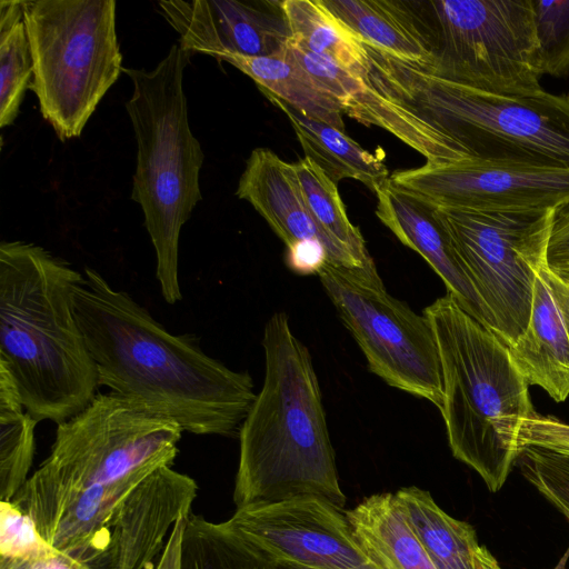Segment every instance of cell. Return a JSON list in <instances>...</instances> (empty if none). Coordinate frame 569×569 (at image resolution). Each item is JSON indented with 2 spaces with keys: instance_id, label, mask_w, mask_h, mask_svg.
<instances>
[{
  "instance_id": "74e56055",
  "label": "cell",
  "mask_w": 569,
  "mask_h": 569,
  "mask_svg": "<svg viewBox=\"0 0 569 569\" xmlns=\"http://www.w3.org/2000/svg\"><path fill=\"white\" fill-rule=\"evenodd\" d=\"M276 567H277V569H310V568H306V567H301V566H297V565L277 563V562H276Z\"/></svg>"
},
{
  "instance_id": "277c9868",
  "label": "cell",
  "mask_w": 569,
  "mask_h": 569,
  "mask_svg": "<svg viewBox=\"0 0 569 569\" xmlns=\"http://www.w3.org/2000/svg\"><path fill=\"white\" fill-rule=\"evenodd\" d=\"M423 313L439 349L440 412L451 452L497 492L521 453L519 431L536 412L529 385L508 346L450 293L435 300Z\"/></svg>"
},
{
  "instance_id": "9c48e42d",
  "label": "cell",
  "mask_w": 569,
  "mask_h": 569,
  "mask_svg": "<svg viewBox=\"0 0 569 569\" xmlns=\"http://www.w3.org/2000/svg\"><path fill=\"white\" fill-rule=\"evenodd\" d=\"M433 46L425 68L452 82L496 94L545 90L532 0L420 2Z\"/></svg>"
},
{
  "instance_id": "7c38bea8",
  "label": "cell",
  "mask_w": 569,
  "mask_h": 569,
  "mask_svg": "<svg viewBox=\"0 0 569 569\" xmlns=\"http://www.w3.org/2000/svg\"><path fill=\"white\" fill-rule=\"evenodd\" d=\"M229 521L277 563L382 569L359 542L343 509L319 497L248 505Z\"/></svg>"
},
{
  "instance_id": "6da1fadb",
  "label": "cell",
  "mask_w": 569,
  "mask_h": 569,
  "mask_svg": "<svg viewBox=\"0 0 569 569\" xmlns=\"http://www.w3.org/2000/svg\"><path fill=\"white\" fill-rule=\"evenodd\" d=\"M76 317L99 387L177 422L182 431L233 437L257 393L247 371L208 356L196 336L173 335L127 291L84 267Z\"/></svg>"
},
{
  "instance_id": "836d02e7",
  "label": "cell",
  "mask_w": 569,
  "mask_h": 569,
  "mask_svg": "<svg viewBox=\"0 0 569 569\" xmlns=\"http://www.w3.org/2000/svg\"><path fill=\"white\" fill-rule=\"evenodd\" d=\"M547 264L553 271L569 268V200L552 210Z\"/></svg>"
},
{
  "instance_id": "7a4b0ae2",
  "label": "cell",
  "mask_w": 569,
  "mask_h": 569,
  "mask_svg": "<svg viewBox=\"0 0 569 569\" xmlns=\"http://www.w3.org/2000/svg\"><path fill=\"white\" fill-rule=\"evenodd\" d=\"M82 280L83 273L38 244L0 243V366L37 422L66 421L98 393L73 303Z\"/></svg>"
},
{
  "instance_id": "f1b7e54d",
  "label": "cell",
  "mask_w": 569,
  "mask_h": 569,
  "mask_svg": "<svg viewBox=\"0 0 569 569\" xmlns=\"http://www.w3.org/2000/svg\"><path fill=\"white\" fill-rule=\"evenodd\" d=\"M303 199L320 227L361 264L372 260L358 227L347 216L337 183L310 158L293 163Z\"/></svg>"
},
{
  "instance_id": "3957f363",
  "label": "cell",
  "mask_w": 569,
  "mask_h": 569,
  "mask_svg": "<svg viewBox=\"0 0 569 569\" xmlns=\"http://www.w3.org/2000/svg\"><path fill=\"white\" fill-rule=\"evenodd\" d=\"M262 347V388L238 435L233 502L238 509L315 496L343 509L346 496L312 358L293 335L286 312L269 318Z\"/></svg>"
},
{
  "instance_id": "e575fe53",
  "label": "cell",
  "mask_w": 569,
  "mask_h": 569,
  "mask_svg": "<svg viewBox=\"0 0 569 569\" xmlns=\"http://www.w3.org/2000/svg\"><path fill=\"white\" fill-rule=\"evenodd\" d=\"M288 268L299 274H318L329 262L326 247L318 240H299L287 246Z\"/></svg>"
},
{
  "instance_id": "f35d334b",
  "label": "cell",
  "mask_w": 569,
  "mask_h": 569,
  "mask_svg": "<svg viewBox=\"0 0 569 569\" xmlns=\"http://www.w3.org/2000/svg\"><path fill=\"white\" fill-rule=\"evenodd\" d=\"M556 272V271H555ZM556 273H558L560 277H562L563 279H567L569 280V268H566V269H562L560 271H557Z\"/></svg>"
},
{
  "instance_id": "cb8c5ba5",
  "label": "cell",
  "mask_w": 569,
  "mask_h": 569,
  "mask_svg": "<svg viewBox=\"0 0 569 569\" xmlns=\"http://www.w3.org/2000/svg\"><path fill=\"white\" fill-rule=\"evenodd\" d=\"M222 61L251 78L264 96H273L302 114L345 131L340 106L320 90L286 51L270 57L228 56Z\"/></svg>"
},
{
  "instance_id": "f546056e",
  "label": "cell",
  "mask_w": 569,
  "mask_h": 569,
  "mask_svg": "<svg viewBox=\"0 0 569 569\" xmlns=\"http://www.w3.org/2000/svg\"><path fill=\"white\" fill-rule=\"evenodd\" d=\"M543 76L569 74V0H532Z\"/></svg>"
},
{
  "instance_id": "484cf974",
  "label": "cell",
  "mask_w": 569,
  "mask_h": 569,
  "mask_svg": "<svg viewBox=\"0 0 569 569\" xmlns=\"http://www.w3.org/2000/svg\"><path fill=\"white\" fill-rule=\"evenodd\" d=\"M280 8L291 38L308 50L327 56L363 79L368 73L365 42L340 21L322 0H284Z\"/></svg>"
},
{
  "instance_id": "ab89813d",
  "label": "cell",
  "mask_w": 569,
  "mask_h": 569,
  "mask_svg": "<svg viewBox=\"0 0 569 569\" xmlns=\"http://www.w3.org/2000/svg\"><path fill=\"white\" fill-rule=\"evenodd\" d=\"M562 568H563V566L560 567V569H562ZM556 569H559V568H556Z\"/></svg>"
},
{
  "instance_id": "4dcf8cb0",
  "label": "cell",
  "mask_w": 569,
  "mask_h": 569,
  "mask_svg": "<svg viewBox=\"0 0 569 569\" xmlns=\"http://www.w3.org/2000/svg\"><path fill=\"white\" fill-rule=\"evenodd\" d=\"M518 460L525 479L569 521V456L529 446Z\"/></svg>"
},
{
  "instance_id": "4316f807",
  "label": "cell",
  "mask_w": 569,
  "mask_h": 569,
  "mask_svg": "<svg viewBox=\"0 0 569 569\" xmlns=\"http://www.w3.org/2000/svg\"><path fill=\"white\" fill-rule=\"evenodd\" d=\"M37 421L22 405L11 375L0 366V499L11 500L31 468Z\"/></svg>"
},
{
  "instance_id": "1f68e13d",
  "label": "cell",
  "mask_w": 569,
  "mask_h": 569,
  "mask_svg": "<svg viewBox=\"0 0 569 569\" xmlns=\"http://www.w3.org/2000/svg\"><path fill=\"white\" fill-rule=\"evenodd\" d=\"M56 552L27 513L11 500H1L0 557L28 560L49 557Z\"/></svg>"
},
{
  "instance_id": "8d00e7d4",
  "label": "cell",
  "mask_w": 569,
  "mask_h": 569,
  "mask_svg": "<svg viewBox=\"0 0 569 569\" xmlns=\"http://www.w3.org/2000/svg\"><path fill=\"white\" fill-rule=\"evenodd\" d=\"M476 569H501L498 560L485 547L479 546L475 555Z\"/></svg>"
},
{
  "instance_id": "52a82bcc",
  "label": "cell",
  "mask_w": 569,
  "mask_h": 569,
  "mask_svg": "<svg viewBox=\"0 0 569 569\" xmlns=\"http://www.w3.org/2000/svg\"><path fill=\"white\" fill-rule=\"evenodd\" d=\"M181 427L111 391L58 423L49 456L11 501L24 513L93 486L171 466Z\"/></svg>"
},
{
  "instance_id": "8992f818",
  "label": "cell",
  "mask_w": 569,
  "mask_h": 569,
  "mask_svg": "<svg viewBox=\"0 0 569 569\" xmlns=\"http://www.w3.org/2000/svg\"><path fill=\"white\" fill-rule=\"evenodd\" d=\"M191 56L176 43L152 70H122L133 89L124 104L137 141L131 199L142 209L156 252V277L170 305L182 298L181 228L202 200L199 174L204 153L190 129L183 89Z\"/></svg>"
},
{
  "instance_id": "5bb4252c",
  "label": "cell",
  "mask_w": 569,
  "mask_h": 569,
  "mask_svg": "<svg viewBox=\"0 0 569 569\" xmlns=\"http://www.w3.org/2000/svg\"><path fill=\"white\" fill-rule=\"evenodd\" d=\"M197 482L171 466L142 479L116 506L87 569H153L170 528L191 512Z\"/></svg>"
},
{
  "instance_id": "8fae6325",
  "label": "cell",
  "mask_w": 569,
  "mask_h": 569,
  "mask_svg": "<svg viewBox=\"0 0 569 569\" xmlns=\"http://www.w3.org/2000/svg\"><path fill=\"white\" fill-rule=\"evenodd\" d=\"M317 276L369 370L390 387L426 399L440 410L442 369L428 317L387 291L373 259L363 267L327 262Z\"/></svg>"
},
{
  "instance_id": "4fadbf2b",
  "label": "cell",
  "mask_w": 569,
  "mask_h": 569,
  "mask_svg": "<svg viewBox=\"0 0 569 569\" xmlns=\"http://www.w3.org/2000/svg\"><path fill=\"white\" fill-rule=\"evenodd\" d=\"M390 182L445 209H551L569 200V169L501 166L465 159L391 174Z\"/></svg>"
},
{
  "instance_id": "83f0119b",
  "label": "cell",
  "mask_w": 569,
  "mask_h": 569,
  "mask_svg": "<svg viewBox=\"0 0 569 569\" xmlns=\"http://www.w3.org/2000/svg\"><path fill=\"white\" fill-rule=\"evenodd\" d=\"M33 78L22 0L0 1V127L11 126Z\"/></svg>"
},
{
  "instance_id": "44dd1931",
  "label": "cell",
  "mask_w": 569,
  "mask_h": 569,
  "mask_svg": "<svg viewBox=\"0 0 569 569\" xmlns=\"http://www.w3.org/2000/svg\"><path fill=\"white\" fill-rule=\"evenodd\" d=\"M156 569H277L229 520L211 522L190 512L172 527Z\"/></svg>"
},
{
  "instance_id": "ac0fdd59",
  "label": "cell",
  "mask_w": 569,
  "mask_h": 569,
  "mask_svg": "<svg viewBox=\"0 0 569 569\" xmlns=\"http://www.w3.org/2000/svg\"><path fill=\"white\" fill-rule=\"evenodd\" d=\"M236 194L257 210L286 247L299 240H318L327 249L329 263L365 266L315 220L303 199L293 163L282 160L272 150L256 148L251 151Z\"/></svg>"
},
{
  "instance_id": "5b68a950",
  "label": "cell",
  "mask_w": 569,
  "mask_h": 569,
  "mask_svg": "<svg viewBox=\"0 0 569 569\" xmlns=\"http://www.w3.org/2000/svg\"><path fill=\"white\" fill-rule=\"evenodd\" d=\"M367 80L451 137L469 159L569 169V98L476 90L365 43Z\"/></svg>"
},
{
  "instance_id": "d6a6232c",
  "label": "cell",
  "mask_w": 569,
  "mask_h": 569,
  "mask_svg": "<svg viewBox=\"0 0 569 569\" xmlns=\"http://www.w3.org/2000/svg\"><path fill=\"white\" fill-rule=\"evenodd\" d=\"M518 442L521 450L535 446L569 456V423L535 412L523 422Z\"/></svg>"
},
{
  "instance_id": "d6986e66",
  "label": "cell",
  "mask_w": 569,
  "mask_h": 569,
  "mask_svg": "<svg viewBox=\"0 0 569 569\" xmlns=\"http://www.w3.org/2000/svg\"><path fill=\"white\" fill-rule=\"evenodd\" d=\"M376 214L401 243L418 252L440 277L458 305L489 327L486 309L460 263L436 208L395 187L377 191Z\"/></svg>"
},
{
  "instance_id": "e0dca14e",
  "label": "cell",
  "mask_w": 569,
  "mask_h": 569,
  "mask_svg": "<svg viewBox=\"0 0 569 569\" xmlns=\"http://www.w3.org/2000/svg\"><path fill=\"white\" fill-rule=\"evenodd\" d=\"M508 348L529 386L557 402L569 397V280L547 262L535 278L528 325Z\"/></svg>"
},
{
  "instance_id": "d4e9b609",
  "label": "cell",
  "mask_w": 569,
  "mask_h": 569,
  "mask_svg": "<svg viewBox=\"0 0 569 569\" xmlns=\"http://www.w3.org/2000/svg\"><path fill=\"white\" fill-rule=\"evenodd\" d=\"M396 496L436 569H476L480 545L471 525L449 516L416 486L400 488Z\"/></svg>"
},
{
  "instance_id": "ba28073f",
  "label": "cell",
  "mask_w": 569,
  "mask_h": 569,
  "mask_svg": "<svg viewBox=\"0 0 569 569\" xmlns=\"http://www.w3.org/2000/svg\"><path fill=\"white\" fill-rule=\"evenodd\" d=\"M113 0H22L34 92L60 141L81 136L123 70Z\"/></svg>"
},
{
  "instance_id": "ffe728a7",
  "label": "cell",
  "mask_w": 569,
  "mask_h": 569,
  "mask_svg": "<svg viewBox=\"0 0 569 569\" xmlns=\"http://www.w3.org/2000/svg\"><path fill=\"white\" fill-rule=\"evenodd\" d=\"M365 43L397 59L430 68V30L419 1L322 0Z\"/></svg>"
},
{
  "instance_id": "30bf717a",
  "label": "cell",
  "mask_w": 569,
  "mask_h": 569,
  "mask_svg": "<svg viewBox=\"0 0 569 569\" xmlns=\"http://www.w3.org/2000/svg\"><path fill=\"white\" fill-rule=\"evenodd\" d=\"M552 210L436 208L490 329L507 346L528 325L535 278L547 262Z\"/></svg>"
},
{
  "instance_id": "7402d4cb",
  "label": "cell",
  "mask_w": 569,
  "mask_h": 569,
  "mask_svg": "<svg viewBox=\"0 0 569 569\" xmlns=\"http://www.w3.org/2000/svg\"><path fill=\"white\" fill-rule=\"evenodd\" d=\"M359 542L382 569H436L396 493H376L345 511Z\"/></svg>"
},
{
  "instance_id": "603a6c76",
  "label": "cell",
  "mask_w": 569,
  "mask_h": 569,
  "mask_svg": "<svg viewBox=\"0 0 569 569\" xmlns=\"http://www.w3.org/2000/svg\"><path fill=\"white\" fill-rule=\"evenodd\" d=\"M266 97L287 116L305 157L313 160L336 183L350 178L376 193L389 179L382 160L363 149L345 131L302 114L277 97Z\"/></svg>"
},
{
  "instance_id": "d590c367",
  "label": "cell",
  "mask_w": 569,
  "mask_h": 569,
  "mask_svg": "<svg viewBox=\"0 0 569 569\" xmlns=\"http://www.w3.org/2000/svg\"><path fill=\"white\" fill-rule=\"evenodd\" d=\"M0 569H80L58 551L39 559H12L0 557Z\"/></svg>"
},
{
  "instance_id": "9a60e30c",
  "label": "cell",
  "mask_w": 569,
  "mask_h": 569,
  "mask_svg": "<svg viewBox=\"0 0 569 569\" xmlns=\"http://www.w3.org/2000/svg\"><path fill=\"white\" fill-rule=\"evenodd\" d=\"M159 11L186 51L223 60L270 57L291 38L280 1L160 0Z\"/></svg>"
},
{
  "instance_id": "2e32d148",
  "label": "cell",
  "mask_w": 569,
  "mask_h": 569,
  "mask_svg": "<svg viewBox=\"0 0 569 569\" xmlns=\"http://www.w3.org/2000/svg\"><path fill=\"white\" fill-rule=\"evenodd\" d=\"M286 51L309 74L315 84L332 98L342 112L366 126L392 133L421 153L429 163L468 159L460 146L435 123L406 104L377 90L327 56H320L289 39Z\"/></svg>"
}]
</instances>
